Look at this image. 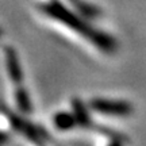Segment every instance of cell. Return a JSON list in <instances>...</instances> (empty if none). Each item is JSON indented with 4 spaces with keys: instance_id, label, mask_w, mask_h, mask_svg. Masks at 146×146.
<instances>
[{
    "instance_id": "cell-1",
    "label": "cell",
    "mask_w": 146,
    "mask_h": 146,
    "mask_svg": "<svg viewBox=\"0 0 146 146\" xmlns=\"http://www.w3.org/2000/svg\"><path fill=\"white\" fill-rule=\"evenodd\" d=\"M43 11L46 12L47 15L52 16L53 19L61 22L64 25L69 26V29L77 31L78 34H83L84 36H87V39L92 41L98 47H102V50L111 52L112 47H115V43L108 35H106L104 33H100L98 30H94L92 27H89L83 19L77 18V15L69 12L62 4L50 3V4H46L43 7Z\"/></svg>"
},
{
    "instance_id": "cell-2",
    "label": "cell",
    "mask_w": 146,
    "mask_h": 146,
    "mask_svg": "<svg viewBox=\"0 0 146 146\" xmlns=\"http://www.w3.org/2000/svg\"><path fill=\"white\" fill-rule=\"evenodd\" d=\"M96 111L107 115H127L131 111V107L123 102H111V100H95L92 103Z\"/></svg>"
},
{
    "instance_id": "cell-3",
    "label": "cell",
    "mask_w": 146,
    "mask_h": 146,
    "mask_svg": "<svg viewBox=\"0 0 146 146\" xmlns=\"http://www.w3.org/2000/svg\"><path fill=\"white\" fill-rule=\"evenodd\" d=\"M7 66H8V72H10V76L14 80V83H19L22 80V69L19 61H18V57L12 50H8L7 53Z\"/></svg>"
},
{
    "instance_id": "cell-4",
    "label": "cell",
    "mask_w": 146,
    "mask_h": 146,
    "mask_svg": "<svg viewBox=\"0 0 146 146\" xmlns=\"http://www.w3.org/2000/svg\"><path fill=\"white\" fill-rule=\"evenodd\" d=\"M73 123H74V119H73L72 115L62 112V114H58L56 116V126L60 129H69L73 126Z\"/></svg>"
}]
</instances>
